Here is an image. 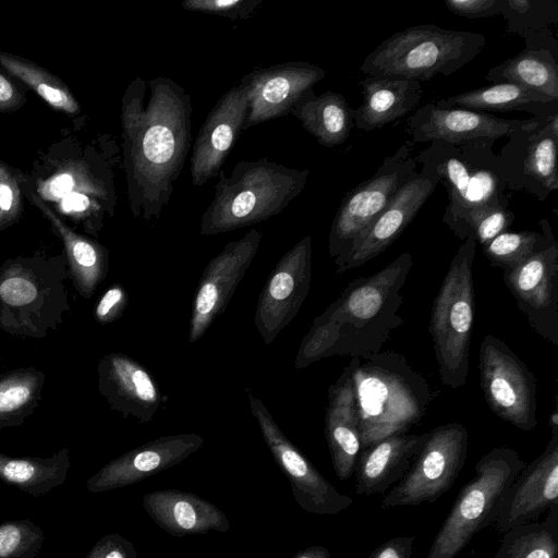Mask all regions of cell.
Segmentation results:
<instances>
[{"instance_id": "1", "label": "cell", "mask_w": 558, "mask_h": 558, "mask_svg": "<svg viewBox=\"0 0 558 558\" xmlns=\"http://www.w3.org/2000/svg\"><path fill=\"white\" fill-rule=\"evenodd\" d=\"M192 99L173 80L133 78L121 100L122 167L134 218L158 219L170 204L192 142Z\"/></svg>"}, {"instance_id": "2", "label": "cell", "mask_w": 558, "mask_h": 558, "mask_svg": "<svg viewBox=\"0 0 558 558\" xmlns=\"http://www.w3.org/2000/svg\"><path fill=\"white\" fill-rule=\"evenodd\" d=\"M413 257L404 252L379 271L349 282L314 320L301 341L295 368L331 356L367 357L380 352L403 318L404 287Z\"/></svg>"}, {"instance_id": "3", "label": "cell", "mask_w": 558, "mask_h": 558, "mask_svg": "<svg viewBox=\"0 0 558 558\" xmlns=\"http://www.w3.org/2000/svg\"><path fill=\"white\" fill-rule=\"evenodd\" d=\"M121 157L109 135L98 146L64 140L45 151L25 174L33 193L63 221L96 238L117 205L114 166Z\"/></svg>"}, {"instance_id": "4", "label": "cell", "mask_w": 558, "mask_h": 558, "mask_svg": "<svg viewBox=\"0 0 558 558\" xmlns=\"http://www.w3.org/2000/svg\"><path fill=\"white\" fill-rule=\"evenodd\" d=\"M350 363L361 450L408 433L426 415L434 393L402 354L386 351Z\"/></svg>"}, {"instance_id": "5", "label": "cell", "mask_w": 558, "mask_h": 558, "mask_svg": "<svg viewBox=\"0 0 558 558\" xmlns=\"http://www.w3.org/2000/svg\"><path fill=\"white\" fill-rule=\"evenodd\" d=\"M214 197L201 217V235H217L265 221L288 207L302 193L308 169L270 161L241 160L229 175L218 173Z\"/></svg>"}, {"instance_id": "6", "label": "cell", "mask_w": 558, "mask_h": 558, "mask_svg": "<svg viewBox=\"0 0 558 558\" xmlns=\"http://www.w3.org/2000/svg\"><path fill=\"white\" fill-rule=\"evenodd\" d=\"M64 255L38 252L7 259L0 267V329L40 339L70 312Z\"/></svg>"}, {"instance_id": "7", "label": "cell", "mask_w": 558, "mask_h": 558, "mask_svg": "<svg viewBox=\"0 0 558 558\" xmlns=\"http://www.w3.org/2000/svg\"><path fill=\"white\" fill-rule=\"evenodd\" d=\"M486 44L484 35L424 24L407 27L381 41L360 66L365 76L417 82L449 76L469 64Z\"/></svg>"}, {"instance_id": "8", "label": "cell", "mask_w": 558, "mask_h": 558, "mask_svg": "<svg viewBox=\"0 0 558 558\" xmlns=\"http://www.w3.org/2000/svg\"><path fill=\"white\" fill-rule=\"evenodd\" d=\"M476 241L463 240L453 255L434 299L428 331L440 380L450 389L465 385L474 320V284L472 266Z\"/></svg>"}, {"instance_id": "9", "label": "cell", "mask_w": 558, "mask_h": 558, "mask_svg": "<svg viewBox=\"0 0 558 558\" xmlns=\"http://www.w3.org/2000/svg\"><path fill=\"white\" fill-rule=\"evenodd\" d=\"M494 140L459 143L430 142L415 157L417 165L430 166L444 183L449 202L442 221L451 228L470 208L483 204L508 207L507 180L494 153Z\"/></svg>"}, {"instance_id": "10", "label": "cell", "mask_w": 558, "mask_h": 558, "mask_svg": "<svg viewBox=\"0 0 558 558\" xmlns=\"http://www.w3.org/2000/svg\"><path fill=\"white\" fill-rule=\"evenodd\" d=\"M525 466L520 454L495 447L475 464V475L459 492L426 558H454L481 530L494 524L502 499Z\"/></svg>"}, {"instance_id": "11", "label": "cell", "mask_w": 558, "mask_h": 558, "mask_svg": "<svg viewBox=\"0 0 558 558\" xmlns=\"http://www.w3.org/2000/svg\"><path fill=\"white\" fill-rule=\"evenodd\" d=\"M409 142L386 157L374 174L349 191L331 223L328 253L341 267L366 228L387 207L397 191L417 170Z\"/></svg>"}, {"instance_id": "12", "label": "cell", "mask_w": 558, "mask_h": 558, "mask_svg": "<svg viewBox=\"0 0 558 558\" xmlns=\"http://www.w3.org/2000/svg\"><path fill=\"white\" fill-rule=\"evenodd\" d=\"M469 433L461 423L439 425L427 437L402 478L381 500V508L420 506L448 492L462 470Z\"/></svg>"}, {"instance_id": "13", "label": "cell", "mask_w": 558, "mask_h": 558, "mask_svg": "<svg viewBox=\"0 0 558 558\" xmlns=\"http://www.w3.org/2000/svg\"><path fill=\"white\" fill-rule=\"evenodd\" d=\"M478 371L490 411L521 430L534 429L537 425L536 380L510 347L486 335L480 344Z\"/></svg>"}, {"instance_id": "14", "label": "cell", "mask_w": 558, "mask_h": 558, "mask_svg": "<svg viewBox=\"0 0 558 558\" xmlns=\"http://www.w3.org/2000/svg\"><path fill=\"white\" fill-rule=\"evenodd\" d=\"M250 410L274 460L288 478L298 505L313 514H338L353 499L332 486L283 434L264 402L245 388Z\"/></svg>"}, {"instance_id": "15", "label": "cell", "mask_w": 558, "mask_h": 558, "mask_svg": "<svg viewBox=\"0 0 558 558\" xmlns=\"http://www.w3.org/2000/svg\"><path fill=\"white\" fill-rule=\"evenodd\" d=\"M312 279V236L308 234L286 252L266 280L254 315V324L266 345L300 312Z\"/></svg>"}, {"instance_id": "16", "label": "cell", "mask_w": 558, "mask_h": 558, "mask_svg": "<svg viewBox=\"0 0 558 558\" xmlns=\"http://www.w3.org/2000/svg\"><path fill=\"white\" fill-rule=\"evenodd\" d=\"M262 232L248 230L231 241L206 265L195 289L189 325V342L199 340L221 315L250 268L262 241Z\"/></svg>"}, {"instance_id": "17", "label": "cell", "mask_w": 558, "mask_h": 558, "mask_svg": "<svg viewBox=\"0 0 558 558\" xmlns=\"http://www.w3.org/2000/svg\"><path fill=\"white\" fill-rule=\"evenodd\" d=\"M502 278L531 328L558 345V243L554 233L518 267L504 270Z\"/></svg>"}, {"instance_id": "18", "label": "cell", "mask_w": 558, "mask_h": 558, "mask_svg": "<svg viewBox=\"0 0 558 558\" xmlns=\"http://www.w3.org/2000/svg\"><path fill=\"white\" fill-rule=\"evenodd\" d=\"M507 138L508 142L497 155L508 189L526 192L538 201H545L558 189V113L548 117L533 130L520 131Z\"/></svg>"}, {"instance_id": "19", "label": "cell", "mask_w": 558, "mask_h": 558, "mask_svg": "<svg viewBox=\"0 0 558 558\" xmlns=\"http://www.w3.org/2000/svg\"><path fill=\"white\" fill-rule=\"evenodd\" d=\"M547 118L504 119L485 111L438 108L434 102H427L410 116L407 132L410 135L409 144L434 141L448 143L474 140L497 141L520 131L533 130Z\"/></svg>"}, {"instance_id": "20", "label": "cell", "mask_w": 558, "mask_h": 558, "mask_svg": "<svg viewBox=\"0 0 558 558\" xmlns=\"http://www.w3.org/2000/svg\"><path fill=\"white\" fill-rule=\"evenodd\" d=\"M326 76L325 69L305 61L256 68L242 76L247 114L243 131L288 116L298 100Z\"/></svg>"}, {"instance_id": "21", "label": "cell", "mask_w": 558, "mask_h": 558, "mask_svg": "<svg viewBox=\"0 0 558 558\" xmlns=\"http://www.w3.org/2000/svg\"><path fill=\"white\" fill-rule=\"evenodd\" d=\"M421 166V170H416L405 181L387 207L361 234L341 267L336 270L338 276L377 257L412 222L440 182L439 175L430 166Z\"/></svg>"}, {"instance_id": "22", "label": "cell", "mask_w": 558, "mask_h": 558, "mask_svg": "<svg viewBox=\"0 0 558 558\" xmlns=\"http://www.w3.org/2000/svg\"><path fill=\"white\" fill-rule=\"evenodd\" d=\"M558 499V428L530 464H525L504 496L494 522L500 533L513 526L533 522L557 506Z\"/></svg>"}, {"instance_id": "23", "label": "cell", "mask_w": 558, "mask_h": 558, "mask_svg": "<svg viewBox=\"0 0 558 558\" xmlns=\"http://www.w3.org/2000/svg\"><path fill=\"white\" fill-rule=\"evenodd\" d=\"M246 114V89L239 83L217 100L198 131L190 160L193 185L203 186L218 175L243 131Z\"/></svg>"}, {"instance_id": "24", "label": "cell", "mask_w": 558, "mask_h": 558, "mask_svg": "<svg viewBox=\"0 0 558 558\" xmlns=\"http://www.w3.org/2000/svg\"><path fill=\"white\" fill-rule=\"evenodd\" d=\"M205 439L195 433L162 436L105 464L87 481L90 493H100L143 481L179 464L197 451Z\"/></svg>"}, {"instance_id": "25", "label": "cell", "mask_w": 558, "mask_h": 558, "mask_svg": "<svg viewBox=\"0 0 558 558\" xmlns=\"http://www.w3.org/2000/svg\"><path fill=\"white\" fill-rule=\"evenodd\" d=\"M98 390L110 408L123 417L149 423L163 403L154 376L131 356L112 352L97 364Z\"/></svg>"}, {"instance_id": "26", "label": "cell", "mask_w": 558, "mask_h": 558, "mask_svg": "<svg viewBox=\"0 0 558 558\" xmlns=\"http://www.w3.org/2000/svg\"><path fill=\"white\" fill-rule=\"evenodd\" d=\"M325 435L336 475L339 480L345 481L355 471L361 452L359 417L350 362L339 378L329 386Z\"/></svg>"}, {"instance_id": "27", "label": "cell", "mask_w": 558, "mask_h": 558, "mask_svg": "<svg viewBox=\"0 0 558 558\" xmlns=\"http://www.w3.org/2000/svg\"><path fill=\"white\" fill-rule=\"evenodd\" d=\"M143 507L159 527L173 536L230 529L229 520L217 506L192 493L155 490L143 497Z\"/></svg>"}, {"instance_id": "28", "label": "cell", "mask_w": 558, "mask_h": 558, "mask_svg": "<svg viewBox=\"0 0 558 558\" xmlns=\"http://www.w3.org/2000/svg\"><path fill=\"white\" fill-rule=\"evenodd\" d=\"M23 192L36 205L61 239L69 277L76 292L89 299L106 279L109 270V251L92 236L75 231L46 206L29 189L24 174Z\"/></svg>"}, {"instance_id": "29", "label": "cell", "mask_w": 558, "mask_h": 558, "mask_svg": "<svg viewBox=\"0 0 558 558\" xmlns=\"http://www.w3.org/2000/svg\"><path fill=\"white\" fill-rule=\"evenodd\" d=\"M427 433L390 436L361 450L355 466L356 494H380L399 482L423 446Z\"/></svg>"}, {"instance_id": "30", "label": "cell", "mask_w": 558, "mask_h": 558, "mask_svg": "<svg viewBox=\"0 0 558 558\" xmlns=\"http://www.w3.org/2000/svg\"><path fill=\"white\" fill-rule=\"evenodd\" d=\"M362 105L354 109V125L364 132L375 131L416 108L422 85L414 80L390 76H365L359 82Z\"/></svg>"}, {"instance_id": "31", "label": "cell", "mask_w": 558, "mask_h": 558, "mask_svg": "<svg viewBox=\"0 0 558 558\" xmlns=\"http://www.w3.org/2000/svg\"><path fill=\"white\" fill-rule=\"evenodd\" d=\"M290 113L327 148L343 144L354 125V109L341 94L331 90L320 95H315L313 88L307 90Z\"/></svg>"}, {"instance_id": "32", "label": "cell", "mask_w": 558, "mask_h": 558, "mask_svg": "<svg viewBox=\"0 0 558 558\" xmlns=\"http://www.w3.org/2000/svg\"><path fill=\"white\" fill-rule=\"evenodd\" d=\"M438 108L478 111H525L532 117L558 113V100L512 83L478 87L434 102Z\"/></svg>"}, {"instance_id": "33", "label": "cell", "mask_w": 558, "mask_h": 558, "mask_svg": "<svg viewBox=\"0 0 558 558\" xmlns=\"http://www.w3.org/2000/svg\"><path fill=\"white\" fill-rule=\"evenodd\" d=\"M485 78L495 84H517L558 100L557 51L525 47L513 58L492 68Z\"/></svg>"}, {"instance_id": "34", "label": "cell", "mask_w": 558, "mask_h": 558, "mask_svg": "<svg viewBox=\"0 0 558 558\" xmlns=\"http://www.w3.org/2000/svg\"><path fill=\"white\" fill-rule=\"evenodd\" d=\"M69 469L68 448L49 458H13L0 452V480L34 496L63 484Z\"/></svg>"}, {"instance_id": "35", "label": "cell", "mask_w": 558, "mask_h": 558, "mask_svg": "<svg viewBox=\"0 0 558 558\" xmlns=\"http://www.w3.org/2000/svg\"><path fill=\"white\" fill-rule=\"evenodd\" d=\"M45 373L22 367L0 375V427L19 426L41 400Z\"/></svg>"}, {"instance_id": "36", "label": "cell", "mask_w": 558, "mask_h": 558, "mask_svg": "<svg viewBox=\"0 0 558 558\" xmlns=\"http://www.w3.org/2000/svg\"><path fill=\"white\" fill-rule=\"evenodd\" d=\"M543 522H529L508 530L494 558H558L557 506Z\"/></svg>"}, {"instance_id": "37", "label": "cell", "mask_w": 558, "mask_h": 558, "mask_svg": "<svg viewBox=\"0 0 558 558\" xmlns=\"http://www.w3.org/2000/svg\"><path fill=\"white\" fill-rule=\"evenodd\" d=\"M0 65L32 88L51 108L68 116L81 112V106L62 80L36 63L12 53L0 51Z\"/></svg>"}, {"instance_id": "38", "label": "cell", "mask_w": 558, "mask_h": 558, "mask_svg": "<svg viewBox=\"0 0 558 558\" xmlns=\"http://www.w3.org/2000/svg\"><path fill=\"white\" fill-rule=\"evenodd\" d=\"M542 233L535 231H505L482 246L483 253L494 267L510 270L518 267L538 251L553 233L546 219L539 221Z\"/></svg>"}, {"instance_id": "39", "label": "cell", "mask_w": 558, "mask_h": 558, "mask_svg": "<svg viewBox=\"0 0 558 558\" xmlns=\"http://www.w3.org/2000/svg\"><path fill=\"white\" fill-rule=\"evenodd\" d=\"M506 32L522 37L549 31L558 23L556 0H500Z\"/></svg>"}, {"instance_id": "40", "label": "cell", "mask_w": 558, "mask_h": 558, "mask_svg": "<svg viewBox=\"0 0 558 558\" xmlns=\"http://www.w3.org/2000/svg\"><path fill=\"white\" fill-rule=\"evenodd\" d=\"M514 215L507 206L483 204L466 210L450 230L460 239L472 235L482 246L508 230Z\"/></svg>"}, {"instance_id": "41", "label": "cell", "mask_w": 558, "mask_h": 558, "mask_svg": "<svg viewBox=\"0 0 558 558\" xmlns=\"http://www.w3.org/2000/svg\"><path fill=\"white\" fill-rule=\"evenodd\" d=\"M44 532L29 520L0 524V558H37Z\"/></svg>"}, {"instance_id": "42", "label": "cell", "mask_w": 558, "mask_h": 558, "mask_svg": "<svg viewBox=\"0 0 558 558\" xmlns=\"http://www.w3.org/2000/svg\"><path fill=\"white\" fill-rule=\"evenodd\" d=\"M24 174L0 161V231L21 216Z\"/></svg>"}, {"instance_id": "43", "label": "cell", "mask_w": 558, "mask_h": 558, "mask_svg": "<svg viewBox=\"0 0 558 558\" xmlns=\"http://www.w3.org/2000/svg\"><path fill=\"white\" fill-rule=\"evenodd\" d=\"M262 4V0H185L182 8L186 11L227 17L246 20Z\"/></svg>"}, {"instance_id": "44", "label": "cell", "mask_w": 558, "mask_h": 558, "mask_svg": "<svg viewBox=\"0 0 558 558\" xmlns=\"http://www.w3.org/2000/svg\"><path fill=\"white\" fill-rule=\"evenodd\" d=\"M128 304V291L121 284H113L105 291L96 303L94 317L99 324H110L122 316Z\"/></svg>"}, {"instance_id": "45", "label": "cell", "mask_w": 558, "mask_h": 558, "mask_svg": "<svg viewBox=\"0 0 558 558\" xmlns=\"http://www.w3.org/2000/svg\"><path fill=\"white\" fill-rule=\"evenodd\" d=\"M445 5L452 13L466 19L500 14V0H447Z\"/></svg>"}, {"instance_id": "46", "label": "cell", "mask_w": 558, "mask_h": 558, "mask_svg": "<svg viewBox=\"0 0 558 558\" xmlns=\"http://www.w3.org/2000/svg\"><path fill=\"white\" fill-rule=\"evenodd\" d=\"M133 545L117 534L102 537L85 558H135Z\"/></svg>"}, {"instance_id": "47", "label": "cell", "mask_w": 558, "mask_h": 558, "mask_svg": "<svg viewBox=\"0 0 558 558\" xmlns=\"http://www.w3.org/2000/svg\"><path fill=\"white\" fill-rule=\"evenodd\" d=\"M414 536L388 539L375 548L368 558H411Z\"/></svg>"}, {"instance_id": "48", "label": "cell", "mask_w": 558, "mask_h": 558, "mask_svg": "<svg viewBox=\"0 0 558 558\" xmlns=\"http://www.w3.org/2000/svg\"><path fill=\"white\" fill-rule=\"evenodd\" d=\"M25 102V96L11 80L0 73V112L13 111Z\"/></svg>"}, {"instance_id": "49", "label": "cell", "mask_w": 558, "mask_h": 558, "mask_svg": "<svg viewBox=\"0 0 558 558\" xmlns=\"http://www.w3.org/2000/svg\"><path fill=\"white\" fill-rule=\"evenodd\" d=\"M293 558H330V553L326 547L312 546L298 553Z\"/></svg>"}, {"instance_id": "50", "label": "cell", "mask_w": 558, "mask_h": 558, "mask_svg": "<svg viewBox=\"0 0 558 558\" xmlns=\"http://www.w3.org/2000/svg\"><path fill=\"white\" fill-rule=\"evenodd\" d=\"M549 426H550V429L558 428V410H557V407H555L553 413L550 414Z\"/></svg>"}]
</instances>
